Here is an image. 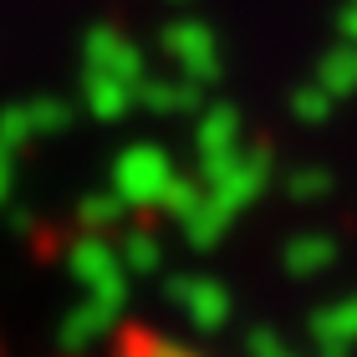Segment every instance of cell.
<instances>
[{
    "mask_svg": "<svg viewBox=\"0 0 357 357\" xmlns=\"http://www.w3.org/2000/svg\"><path fill=\"white\" fill-rule=\"evenodd\" d=\"M82 357H209V352L178 342V337L158 332V327H123V332H112L102 347H92Z\"/></svg>",
    "mask_w": 357,
    "mask_h": 357,
    "instance_id": "1",
    "label": "cell"
}]
</instances>
